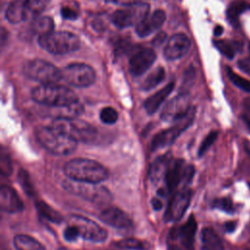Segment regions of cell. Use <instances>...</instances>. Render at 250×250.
<instances>
[{
  "instance_id": "44",
  "label": "cell",
  "mask_w": 250,
  "mask_h": 250,
  "mask_svg": "<svg viewBox=\"0 0 250 250\" xmlns=\"http://www.w3.org/2000/svg\"><path fill=\"white\" fill-rule=\"evenodd\" d=\"M151 203H152V206H153V208H154L155 210H159V209H161L162 206H163L162 202H161L160 200H158L157 198H153L152 201H151Z\"/></svg>"
},
{
  "instance_id": "48",
  "label": "cell",
  "mask_w": 250,
  "mask_h": 250,
  "mask_svg": "<svg viewBox=\"0 0 250 250\" xmlns=\"http://www.w3.org/2000/svg\"><path fill=\"white\" fill-rule=\"evenodd\" d=\"M57 250H67L66 248H63V247H60V248H58Z\"/></svg>"
},
{
  "instance_id": "15",
  "label": "cell",
  "mask_w": 250,
  "mask_h": 250,
  "mask_svg": "<svg viewBox=\"0 0 250 250\" xmlns=\"http://www.w3.org/2000/svg\"><path fill=\"white\" fill-rule=\"evenodd\" d=\"M192 105L188 93H181L166 104L161 111L160 117L166 122H176L184 118Z\"/></svg>"
},
{
  "instance_id": "46",
  "label": "cell",
  "mask_w": 250,
  "mask_h": 250,
  "mask_svg": "<svg viewBox=\"0 0 250 250\" xmlns=\"http://www.w3.org/2000/svg\"><path fill=\"white\" fill-rule=\"evenodd\" d=\"M223 31H224L223 27L220 26V25H217V26L215 27V29H214V34H215L216 36H220V35L223 33Z\"/></svg>"
},
{
  "instance_id": "47",
  "label": "cell",
  "mask_w": 250,
  "mask_h": 250,
  "mask_svg": "<svg viewBox=\"0 0 250 250\" xmlns=\"http://www.w3.org/2000/svg\"><path fill=\"white\" fill-rule=\"evenodd\" d=\"M243 105L250 112V98H247L243 101Z\"/></svg>"
},
{
  "instance_id": "37",
  "label": "cell",
  "mask_w": 250,
  "mask_h": 250,
  "mask_svg": "<svg viewBox=\"0 0 250 250\" xmlns=\"http://www.w3.org/2000/svg\"><path fill=\"white\" fill-rule=\"evenodd\" d=\"M19 182L21 184V186L22 187V188L24 189V191L29 194L32 195L33 194V188L29 182V178L27 173L24 170H21L19 173Z\"/></svg>"
},
{
  "instance_id": "17",
  "label": "cell",
  "mask_w": 250,
  "mask_h": 250,
  "mask_svg": "<svg viewBox=\"0 0 250 250\" xmlns=\"http://www.w3.org/2000/svg\"><path fill=\"white\" fill-rule=\"evenodd\" d=\"M190 45V40L186 34L177 33L167 41L164 47L163 55L168 61L181 59L188 52Z\"/></svg>"
},
{
  "instance_id": "13",
  "label": "cell",
  "mask_w": 250,
  "mask_h": 250,
  "mask_svg": "<svg viewBox=\"0 0 250 250\" xmlns=\"http://www.w3.org/2000/svg\"><path fill=\"white\" fill-rule=\"evenodd\" d=\"M68 225L76 229L79 237L92 242H103L107 237V232L104 229L96 222L80 215H71Z\"/></svg>"
},
{
  "instance_id": "34",
  "label": "cell",
  "mask_w": 250,
  "mask_h": 250,
  "mask_svg": "<svg viewBox=\"0 0 250 250\" xmlns=\"http://www.w3.org/2000/svg\"><path fill=\"white\" fill-rule=\"evenodd\" d=\"M100 118L103 123L111 125L114 124L118 119V112L111 106L104 107L100 112Z\"/></svg>"
},
{
  "instance_id": "27",
  "label": "cell",
  "mask_w": 250,
  "mask_h": 250,
  "mask_svg": "<svg viewBox=\"0 0 250 250\" xmlns=\"http://www.w3.org/2000/svg\"><path fill=\"white\" fill-rule=\"evenodd\" d=\"M35 207L41 217L45 218L46 220H48L52 223L60 224L63 220V217L62 216V214L60 212H58L52 206H50L48 203H46L42 200H37L35 203Z\"/></svg>"
},
{
  "instance_id": "10",
  "label": "cell",
  "mask_w": 250,
  "mask_h": 250,
  "mask_svg": "<svg viewBox=\"0 0 250 250\" xmlns=\"http://www.w3.org/2000/svg\"><path fill=\"white\" fill-rule=\"evenodd\" d=\"M148 14L149 5L138 2L114 11L110 19L116 27L122 29L132 25H138Z\"/></svg>"
},
{
  "instance_id": "43",
  "label": "cell",
  "mask_w": 250,
  "mask_h": 250,
  "mask_svg": "<svg viewBox=\"0 0 250 250\" xmlns=\"http://www.w3.org/2000/svg\"><path fill=\"white\" fill-rule=\"evenodd\" d=\"M235 222H228L225 224V229L228 231V232H230L232 231L234 229H235Z\"/></svg>"
},
{
  "instance_id": "14",
  "label": "cell",
  "mask_w": 250,
  "mask_h": 250,
  "mask_svg": "<svg viewBox=\"0 0 250 250\" xmlns=\"http://www.w3.org/2000/svg\"><path fill=\"white\" fill-rule=\"evenodd\" d=\"M191 195L192 191L188 188L173 192L164 213L165 222H176L180 220L189 206Z\"/></svg>"
},
{
  "instance_id": "2",
  "label": "cell",
  "mask_w": 250,
  "mask_h": 250,
  "mask_svg": "<svg viewBox=\"0 0 250 250\" xmlns=\"http://www.w3.org/2000/svg\"><path fill=\"white\" fill-rule=\"evenodd\" d=\"M31 99L48 107H62L79 103L76 94L60 84H41L31 90Z\"/></svg>"
},
{
  "instance_id": "16",
  "label": "cell",
  "mask_w": 250,
  "mask_h": 250,
  "mask_svg": "<svg viewBox=\"0 0 250 250\" xmlns=\"http://www.w3.org/2000/svg\"><path fill=\"white\" fill-rule=\"evenodd\" d=\"M156 55L154 51L146 48H140L133 52L129 60V71L133 76L143 75L154 62Z\"/></svg>"
},
{
  "instance_id": "3",
  "label": "cell",
  "mask_w": 250,
  "mask_h": 250,
  "mask_svg": "<svg viewBox=\"0 0 250 250\" xmlns=\"http://www.w3.org/2000/svg\"><path fill=\"white\" fill-rule=\"evenodd\" d=\"M35 136L38 143L55 155H68L77 146V141L73 137L51 125L37 128Z\"/></svg>"
},
{
  "instance_id": "22",
  "label": "cell",
  "mask_w": 250,
  "mask_h": 250,
  "mask_svg": "<svg viewBox=\"0 0 250 250\" xmlns=\"http://www.w3.org/2000/svg\"><path fill=\"white\" fill-rule=\"evenodd\" d=\"M28 0H12L6 10L5 16L11 23H19L26 21V5Z\"/></svg>"
},
{
  "instance_id": "42",
  "label": "cell",
  "mask_w": 250,
  "mask_h": 250,
  "mask_svg": "<svg viewBox=\"0 0 250 250\" xmlns=\"http://www.w3.org/2000/svg\"><path fill=\"white\" fill-rule=\"evenodd\" d=\"M106 2H110V3H114V4H119V5H131V4H135L138 3L139 0H105Z\"/></svg>"
},
{
  "instance_id": "8",
  "label": "cell",
  "mask_w": 250,
  "mask_h": 250,
  "mask_svg": "<svg viewBox=\"0 0 250 250\" xmlns=\"http://www.w3.org/2000/svg\"><path fill=\"white\" fill-rule=\"evenodd\" d=\"M50 125L73 137L77 142L93 143L98 138V131L94 126L76 118H55Z\"/></svg>"
},
{
  "instance_id": "20",
  "label": "cell",
  "mask_w": 250,
  "mask_h": 250,
  "mask_svg": "<svg viewBox=\"0 0 250 250\" xmlns=\"http://www.w3.org/2000/svg\"><path fill=\"white\" fill-rule=\"evenodd\" d=\"M0 208L6 213H18L22 211L23 203L16 190L9 186L0 188Z\"/></svg>"
},
{
  "instance_id": "28",
  "label": "cell",
  "mask_w": 250,
  "mask_h": 250,
  "mask_svg": "<svg viewBox=\"0 0 250 250\" xmlns=\"http://www.w3.org/2000/svg\"><path fill=\"white\" fill-rule=\"evenodd\" d=\"M250 10V3L244 0H234L227 9V18L229 22L236 23L238 18L244 12Z\"/></svg>"
},
{
  "instance_id": "4",
  "label": "cell",
  "mask_w": 250,
  "mask_h": 250,
  "mask_svg": "<svg viewBox=\"0 0 250 250\" xmlns=\"http://www.w3.org/2000/svg\"><path fill=\"white\" fill-rule=\"evenodd\" d=\"M41 48L54 55H65L73 53L80 48V39L72 32L65 30H54L38 38Z\"/></svg>"
},
{
  "instance_id": "19",
  "label": "cell",
  "mask_w": 250,
  "mask_h": 250,
  "mask_svg": "<svg viewBox=\"0 0 250 250\" xmlns=\"http://www.w3.org/2000/svg\"><path fill=\"white\" fill-rule=\"evenodd\" d=\"M166 14L163 10H155L148 14L138 25H136V33L140 37H146L158 30L165 22Z\"/></svg>"
},
{
  "instance_id": "23",
  "label": "cell",
  "mask_w": 250,
  "mask_h": 250,
  "mask_svg": "<svg viewBox=\"0 0 250 250\" xmlns=\"http://www.w3.org/2000/svg\"><path fill=\"white\" fill-rule=\"evenodd\" d=\"M171 158L172 156L169 153H167L165 155H162L156 158L154 162L151 164L148 171V176H149V180L153 184H159L163 182L164 174Z\"/></svg>"
},
{
  "instance_id": "11",
  "label": "cell",
  "mask_w": 250,
  "mask_h": 250,
  "mask_svg": "<svg viewBox=\"0 0 250 250\" xmlns=\"http://www.w3.org/2000/svg\"><path fill=\"white\" fill-rule=\"evenodd\" d=\"M194 116L195 107L192 106L188 113L184 118L176 121L173 126L159 132L154 136L150 145L151 150L160 149L172 145L178 139V137L192 124Z\"/></svg>"
},
{
  "instance_id": "41",
  "label": "cell",
  "mask_w": 250,
  "mask_h": 250,
  "mask_svg": "<svg viewBox=\"0 0 250 250\" xmlns=\"http://www.w3.org/2000/svg\"><path fill=\"white\" fill-rule=\"evenodd\" d=\"M237 64H238L239 68H240L243 72H245V73H247V74L250 75V61H248V60H240V61L237 62Z\"/></svg>"
},
{
  "instance_id": "29",
  "label": "cell",
  "mask_w": 250,
  "mask_h": 250,
  "mask_svg": "<svg viewBox=\"0 0 250 250\" xmlns=\"http://www.w3.org/2000/svg\"><path fill=\"white\" fill-rule=\"evenodd\" d=\"M165 78V70L162 66H158L153 71H151L141 85L143 91H149L155 88L163 79Z\"/></svg>"
},
{
  "instance_id": "45",
  "label": "cell",
  "mask_w": 250,
  "mask_h": 250,
  "mask_svg": "<svg viewBox=\"0 0 250 250\" xmlns=\"http://www.w3.org/2000/svg\"><path fill=\"white\" fill-rule=\"evenodd\" d=\"M241 119H242L243 123L245 124V126H246L248 132L250 133V118H249L248 116H246V115H242V116H241Z\"/></svg>"
},
{
  "instance_id": "31",
  "label": "cell",
  "mask_w": 250,
  "mask_h": 250,
  "mask_svg": "<svg viewBox=\"0 0 250 250\" xmlns=\"http://www.w3.org/2000/svg\"><path fill=\"white\" fill-rule=\"evenodd\" d=\"M113 245L120 249H129V250H146V248L145 242L132 237L116 241L113 243Z\"/></svg>"
},
{
  "instance_id": "6",
  "label": "cell",
  "mask_w": 250,
  "mask_h": 250,
  "mask_svg": "<svg viewBox=\"0 0 250 250\" xmlns=\"http://www.w3.org/2000/svg\"><path fill=\"white\" fill-rule=\"evenodd\" d=\"M23 74L41 84H57L62 79V70L44 60L35 59L23 64Z\"/></svg>"
},
{
  "instance_id": "5",
  "label": "cell",
  "mask_w": 250,
  "mask_h": 250,
  "mask_svg": "<svg viewBox=\"0 0 250 250\" xmlns=\"http://www.w3.org/2000/svg\"><path fill=\"white\" fill-rule=\"evenodd\" d=\"M195 169L191 164H188L184 159H170L166 168L163 183L165 184L164 195L167 192H175L181 189L179 187H186L194 176Z\"/></svg>"
},
{
  "instance_id": "1",
  "label": "cell",
  "mask_w": 250,
  "mask_h": 250,
  "mask_svg": "<svg viewBox=\"0 0 250 250\" xmlns=\"http://www.w3.org/2000/svg\"><path fill=\"white\" fill-rule=\"evenodd\" d=\"M65 176L75 182L100 184L108 178V171L99 162L87 158H74L63 167Z\"/></svg>"
},
{
  "instance_id": "35",
  "label": "cell",
  "mask_w": 250,
  "mask_h": 250,
  "mask_svg": "<svg viewBox=\"0 0 250 250\" xmlns=\"http://www.w3.org/2000/svg\"><path fill=\"white\" fill-rule=\"evenodd\" d=\"M212 207L225 211L227 213H233L234 212V205L232 201L229 197H222L217 198L212 202Z\"/></svg>"
},
{
  "instance_id": "49",
  "label": "cell",
  "mask_w": 250,
  "mask_h": 250,
  "mask_svg": "<svg viewBox=\"0 0 250 250\" xmlns=\"http://www.w3.org/2000/svg\"><path fill=\"white\" fill-rule=\"evenodd\" d=\"M249 51H250V44H249Z\"/></svg>"
},
{
  "instance_id": "18",
  "label": "cell",
  "mask_w": 250,
  "mask_h": 250,
  "mask_svg": "<svg viewBox=\"0 0 250 250\" xmlns=\"http://www.w3.org/2000/svg\"><path fill=\"white\" fill-rule=\"evenodd\" d=\"M100 220L105 225L119 229L132 228V221L126 213L117 207H107L100 214Z\"/></svg>"
},
{
  "instance_id": "7",
  "label": "cell",
  "mask_w": 250,
  "mask_h": 250,
  "mask_svg": "<svg viewBox=\"0 0 250 250\" xmlns=\"http://www.w3.org/2000/svg\"><path fill=\"white\" fill-rule=\"evenodd\" d=\"M62 187L68 192L80 196L98 205L107 204L112 199L111 193L107 188L98 186L96 184L80 183L69 180L65 181L62 184Z\"/></svg>"
},
{
  "instance_id": "30",
  "label": "cell",
  "mask_w": 250,
  "mask_h": 250,
  "mask_svg": "<svg viewBox=\"0 0 250 250\" xmlns=\"http://www.w3.org/2000/svg\"><path fill=\"white\" fill-rule=\"evenodd\" d=\"M49 0H28L25 10L26 20H35L46 8Z\"/></svg>"
},
{
  "instance_id": "9",
  "label": "cell",
  "mask_w": 250,
  "mask_h": 250,
  "mask_svg": "<svg viewBox=\"0 0 250 250\" xmlns=\"http://www.w3.org/2000/svg\"><path fill=\"white\" fill-rule=\"evenodd\" d=\"M196 221L192 215L181 226L173 228L167 238L169 250H193Z\"/></svg>"
},
{
  "instance_id": "50",
  "label": "cell",
  "mask_w": 250,
  "mask_h": 250,
  "mask_svg": "<svg viewBox=\"0 0 250 250\" xmlns=\"http://www.w3.org/2000/svg\"><path fill=\"white\" fill-rule=\"evenodd\" d=\"M248 186H249V188H250V184H248Z\"/></svg>"
},
{
  "instance_id": "39",
  "label": "cell",
  "mask_w": 250,
  "mask_h": 250,
  "mask_svg": "<svg viewBox=\"0 0 250 250\" xmlns=\"http://www.w3.org/2000/svg\"><path fill=\"white\" fill-rule=\"evenodd\" d=\"M63 237L64 239H66L67 241H70V242H73L75 241L79 235H78V232L76 230V229L70 225H68L64 229H63Z\"/></svg>"
},
{
  "instance_id": "12",
  "label": "cell",
  "mask_w": 250,
  "mask_h": 250,
  "mask_svg": "<svg viewBox=\"0 0 250 250\" xmlns=\"http://www.w3.org/2000/svg\"><path fill=\"white\" fill-rule=\"evenodd\" d=\"M62 79L72 87L86 88L95 82L96 73L86 63L72 62L62 69Z\"/></svg>"
},
{
  "instance_id": "25",
  "label": "cell",
  "mask_w": 250,
  "mask_h": 250,
  "mask_svg": "<svg viewBox=\"0 0 250 250\" xmlns=\"http://www.w3.org/2000/svg\"><path fill=\"white\" fill-rule=\"evenodd\" d=\"M30 31L32 34L41 37L52 31H54V21L50 17H40L33 21L30 25Z\"/></svg>"
},
{
  "instance_id": "24",
  "label": "cell",
  "mask_w": 250,
  "mask_h": 250,
  "mask_svg": "<svg viewBox=\"0 0 250 250\" xmlns=\"http://www.w3.org/2000/svg\"><path fill=\"white\" fill-rule=\"evenodd\" d=\"M202 250H224V245L219 234L212 228L201 230Z\"/></svg>"
},
{
  "instance_id": "36",
  "label": "cell",
  "mask_w": 250,
  "mask_h": 250,
  "mask_svg": "<svg viewBox=\"0 0 250 250\" xmlns=\"http://www.w3.org/2000/svg\"><path fill=\"white\" fill-rule=\"evenodd\" d=\"M217 137H218V132L217 131H212L204 138V140L202 141V143H201V145L198 148V156H202L208 150V148L217 140Z\"/></svg>"
},
{
  "instance_id": "21",
  "label": "cell",
  "mask_w": 250,
  "mask_h": 250,
  "mask_svg": "<svg viewBox=\"0 0 250 250\" xmlns=\"http://www.w3.org/2000/svg\"><path fill=\"white\" fill-rule=\"evenodd\" d=\"M175 87V82L171 81L158 92L154 93L152 96L147 98L144 103V107L148 114H153L162 104V103L167 99V97L172 93Z\"/></svg>"
},
{
  "instance_id": "33",
  "label": "cell",
  "mask_w": 250,
  "mask_h": 250,
  "mask_svg": "<svg viewBox=\"0 0 250 250\" xmlns=\"http://www.w3.org/2000/svg\"><path fill=\"white\" fill-rule=\"evenodd\" d=\"M214 46L219 50L221 54H223L228 59H233L235 55L234 45L229 40H214Z\"/></svg>"
},
{
  "instance_id": "32",
  "label": "cell",
  "mask_w": 250,
  "mask_h": 250,
  "mask_svg": "<svg viewBox=\"0 0 250 250\" xmlns=\"http://www.w3.org/2000/svg\"><path fill=\"white\" fill-rule=\"evenodd\" d=\"M227 74L229 78V80L239 89H241L244 92L250 93V81L245 79L244 77L236 74L231 68L227 67Z\"/></svg>"
},
{
  "instance_id": "26",
  "label": "cell",
  "mask_w": 250,
  "mask_h": 250,
  "mask_svg": "<svg viewBox=\"0 0 250 250\" xmlns=\"http://www.w3.org/2000/svg\"><path fill=\"white\" fill-rule=\"evenodd\" d=\"M14 246L17 250H46L35 238L27 234H18L14 237Z\"/></svg>"
},
{
  "instance_id": "38",
  "label": "cell",
  "mask_w": 250,
  "mask_h": 250,
  "mask_svg": "<svg viewBox=\"0 0 250 250\" xmlns=\"http://www.w3.org/2000/svg\"><path fill=\"white\" fill-rule=\"evenodd\" d=\"M1 172L5 176H8L12 173L11 159L8 154L4 153V151H2V154H1Z\"/></svg>"
},
{
  "instance_id": "40",
  "label": "cell",
  "mask_w": 250,
  "mask_h": 250,
  "mask_svg": "<svg viewBox=\"0 0 250 250\" xmlns=\"http://www.w3.org/2000/svg\"><path fill=\"white\" fill-rule=\"evenodd\" d=\"M61 15L65 20H75L78 17V14L69 7H62L61 9Z\"/></svg>"
}]
</instances>
